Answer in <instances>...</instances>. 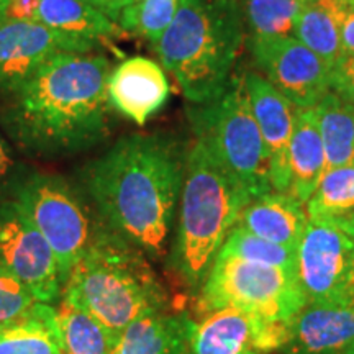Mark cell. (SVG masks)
<instances>
[{
	"instance_id": "36",
	"label": "cell",
	"mask_w": 354,
	"mask_h": 354,
	"mask_svg": "<svg viewBox=\"0 0 354 354\" xmlns=\"http://www.w3.org/2000/svg\"><path fill=\"white\" fill-rule=\"evenodd\" d=\"M10 0H0V19H3V13L7 10V6Z\"/></svg>"
},
{
	"instance_id": "2",
	"label": "cell",
	"mask_w": 354,
	"mask_h": 354,
	"mask_svg": "<svg viewBox=\"0 0 354 354\" xmlns=\"http://www.w3.org/2000/svg\"><path fill=\"white\" fill-rule=\"evenodd\" d=\"M112 63L94 53H63L6 97L2 125L21 151L57 158L94 148L112 122Z\"/></svg>"
},
{
	"instance_id": "3",
	"label": "cell",
	"mask_w": 354,
	"mask_h": 354,
	"mask_svg": "<svg viewBox=\"0 0 354 354\" xmlns=\"http://www.w3.org/2000/svg\"><path fill=\"white\" fill-rule=\"evenodd\" d=\"M251 201L250 192L215 161L205 146L198 141L190 146L167 261L192 295L198 294L225 240Z\"/></svg>"
},
{
	"instance_id": "31",
	"label": "cell",
	"mask_w": 354,
	"mask_h": 354,
	"mask_svg": "<svg viewBox=\"0 0 354 354\" xmlns=\"http://www.w3.org/2000/svg\"><path fill=\"white\" fill-rule=\"evenodd\" d=\"M338 24L344 55L354 56V0H326Z\"/></svg>"
},
{
	"instance_id": "28",
	"label": "cell",
	"mask_w": 354,
	"mask_h": 354,
	"mask_svg": "<svg viewBox=\"0 0 354 354\" xmlns=\"http://www.w3.org/2000/svg\"><path fill=\"white\" fill-rule=\"evenodd\" d=\"M180 0H136L120 13L123 32L138 35L156 44L174 20Z\"/></svg>"
},
{
	"instance_id": "1",
	"label": "cell",
	"mask_w": 354,
	"mask_h": 354,
	"mask_svg": "<svg viewBox=\"0 0 354 354\" xmlns=\"http://www.w3.org/2000/svg\"><path fill=\"white\" fill-rule=\"evenodd\" d=\"M187 151L172 136L133 133L82 171L102 220L148 259L165 258L169 250Z\"/></svg>"
},
{
	"instance_id": "4",
	"label": "cell",
	"mask_w": 354,
	"mask_h": 354,
	"mask_svg": "<svg viewBox=\"0 0 354 354\" xmlns=\"http://www.w3.org/2000/svg\"><path fill=\"white\" fill-rule=\"evenodd\" d=\"M245 32L240 0H180L174 20L154 48L185 99L205 104L228 86Z\"/></svg>"
},
{
	"instance_id": "35",
	"label": "cell",
	"mask_w": 354,
	"mask_h": 354,
	"mask_svg": "<svg viewBox=\"0 0 354 354\" xmlns=\"http://www.w3.org/2000/svg\"><path fill=\"white\" fill-rule=\"evenodd\" d=\"M333 221H336V223H338L339 227H342L344 232L349 234V236L354 238V212L346 216H343V218L333 220Z\"/></svg>"
},
{
	"instance_id": "32",
	"label": "cell",
	"mask_w": 354,
	"mask_h": 354,
	"mask_svg": "<svg viewBox=\"0 0 354 354\" xmlns=\"http://www.w3.org/2000/svg\"><path fill=\"white\" fill-rule=\"evenodd\" d=\"M39 0H10L3 19L20 21H38Z\"/></svg>"
},
{
	"instance_id": "33",
	"label": "cell",
	"mask_w": 354,
	"mask_h": 354,
	"mask_svg": "<svg viewBox=\"0 0 354 354\" xmlns=\"http://www.w3.org/2000/svg\"><path fill=\"white\" fill-rule=\"evenodd\" d=\"M13 176V161L8 153L6 143L0 138V201H2V194L12 185Z\"/></svg>"
},
{
	"instance_id": "7",
	"label": "cell",
	"mask_w": 354,
	"mask_h": 354,
	"mask_svg": "<svg viewBox=\"0 0 354 354\" xmlns=\"http://www.w3.org/2000/svg\"><path fill=\"white\" fill-rule=\"evenodd\" d=\"M13 201L56 256L63 282L109 225L64 177L33 172L13 185Z\"/></svg>"
},
{
	"instance_id": "15",
	"label": "cell",
	"mask_w": 354,
	"mask_h": 354,
	"mask_svg": "<svg viewBox=\"0 0 354 354\" xmlns=\"http://www.w3.org/2000/svg\"><path fill=\"white\" fill-rule=\"evenodd\" d=\"M284 354H354V302L305 304L290 320Z\"/></svg>"
},
{
	"instance_id": "21",
	"label": "cell",
	"mask_w": 354,
	"mask_h": 354,
	"mask_svg": "<svg viewBox=\"0 0 354 354\" xmlns=\"http://www.w3.org/2000/svg\"><path fill=\"white\" fill-rule=\"evenodd\" d=\"M0 354H63L55 307L37 302L24 317L0 328Z\"/></svg>"
},
{
	"instance_id": "27",
	"label": "cell",
	"mask_w": 354,
	"mask_h": 354,
	"mask_svg": "<svg viewBox=\"0 0 354 354\" xmlns=\"http://www.w3.org/2000/svg\"><path fill=\"white\" fill-rule=\"evenodd\" d=\"M220 253L297 274L295 250L256 236V234L246 232L245 228L238 227V225L230 232Z\"/></svg>"
},
{
	"instance_id": "5",
	"label": "cell",
	"mask_w": 354,
	"mask_h": 354,
	"mask_svg": "<svg viewBox=\"0 0 354 354\" xmlns=\"http://www.w3.org/2000/svg\"><path fill=\"white\" fill-rule=\"evenodd\" d=\"M63 297L100 322L113 339L133 322L167 310V294L148 258L110 227L71 269Z\"/></svg>"
},
{
	"instance_id": "29",
	"label": "cell",
	"mask_w": 354,
	"mask_h": 354,
	"mask_svg": "<svg viewBox=\"0 0 354 354\" xmlns=\"http://www.w3.org/2000/svg\"><path fill=\"white\" fill-rule=\"evenodd\" d=\"M37 302L32 290L0 266V328L24 317Z\"/></svg>"
},
{
	"instance_id": "22",
	"label": "cell",
	"mask_w": 354,
	"mask_h": 354,
	"mask_svg": "<svg viewBox=\"0 0 354 354\" xmlns=\"http://www.w3.org/2000/svg\"><path fill=\"white\" fill-rule=\"evenodd\" d=\"M328 167L354 165V104L326 92L315 105Z\"/></svg>"
},
{
	"instance_id": "18",
	"label": "cell",
	"mask_w": 354,
	"mask_h": 354,
	"mask_svg": "<svg viewBox=\"0 0 354 354\" xmlns=\"http://www.w3.org/2000/svg\"><path fill=\"white\" fill-rule=\"evenodd\" d=\"M192 318L167 310L133 322L115 339L112 354H192Z\"/></svg>"
},
{
	"instance_id": "17",
	"label": "cell",
	"mask_w": 354,
	"mask_h": 354,
	"mask_svg": "<svg viewBox=\"0 0 354 354\" xmlns=\"http://www.w3.org/2000/svg\"><path fill=\"white\" fill-rule=\"evenodd\" d=\"M307 223L304 203L290 194L276 190L253 198L238 220V227L246 232L290 250H297Z\"/></svg>"
},
{
	"instance_id": "25",
	"label": "cell",
	"mask_w": 354,
	"mask_h": 354,
	"mask_svg": "<svg viewBox=\"0 0 354 354\" xmlns=\"http://www.w3.org/2000/svg\"><path fill=\"white\" fill-rule=\"evenodd\" d=\"M310 220H339L354 212V165L328 167L305 203Z\"/></svg>"
},
{
	"instance_id": "6",
	"label": "cell",
	"mask_w": 354,
	"mask_h": 354,
	"mask_svg": "<svg viewBox=\"0 0 354 354\" xmlns=\"http://www.w3.org/2000/svg\"><path fill=\"white\" fill-rule=\"evenodd\" d=\"M196 141L256 198L271 192L269 158L251 107L245 73L233 74L214 100L187 110Z\"/></svg>"
},
{
	"instance_id": "8",
	"label": "cell",
	"mask_w": 354,
	"mask_h": 354,
	"mask_svg": "<svg viewBox=\"0 0 354 354\" xmlns=\"http://www.w3.org/2000/svg\"><path fill=\"white\" fill-rule=\"evenodd\" d=\"M307 304L297 274L218 253L196 295L198 315L238 308L269 322L290 323Z\"/></svg>"
},
{
	"instance_id": "26",
	"label": "cell",
	"mask_w": 354,
	"mask_h": 354,
	"mask_svg": "<svg viewBox=\"0 0 354 354\" xmlns=\"http://www.w3.org/2000/svg\"><path fill=\"white\" fill-rule=\"evenodd\" d=\"M308 0H240L250 38L294 37L295 20Z\"/></svg>"
},
{
	"instance_id": "20",
	"label": "cell",
	"mask_w": 354,
	"mask_h": 354,
	"mask_svg": "<svg viewBox=\"0 0 354 354\" xmlns=\"http://www.w3.org/2000/svg\"><path fill=\"white\" fill-rule=\"evenodd\" d=\"M38 21L69 37L97 44L125 33L117 21L84 0H39Z\"/></svg>"
},
{
	"instance_id": "14",
	"label": "cell",
	"mask_w": 354,
	"mask_h": 354,
	"mask_svg": "<svg viewBox=\"0 0 354 354\" xmlns=\"http://www.w3.org/2000/svg\"><path fill=\"white\" fill-rule=\"evenodd\" d=\"M245 82L268 151L271 187L276 192H289V145L297 107L277 92L263 74L246 71Z\"/></svg>"
},
{
	"instance_id": "34",
	"label": "cell",
	"mask_w": 354,
	"mask_h": 354,
	"mask_svg": "<svg viewBox=\"0 0 354 354\" xmlns=\"http://www.w3.org/2000/svg\"><path fill=\"white\" fill-rule=\"evenodd\" d=\"M84 2L91 3L92 7H95L97 10L105 13L109 19L117 21V24L118 19H120L122 10L125 8V2L123 0H84Z\"/></svg>"
},
{
	"instance_id": "11",
	"label": "cell",
	"mask_w": 354,
	"mask_h": 354,
	"mask_svg": "<svg viewBox=\"0 0 354 354\" xmlns=\"http://www.w3.org/2000/svg\"><path fill=\"white\" fill-rule=\"evenodd\" d=\"M250 51L269 84L297 109H313L330 92V66L294 37L250 38Z\"/></svg>"
},
{
	"instance_id": "24",
	"label": "cell",
	"mask_w": 354,
	"mask_h": 354,
	"mask_svg": "<svg viewBox=\"0 0 354 354\" xmlns=\"http://www.w3.org/2000/svg\"><path fill=\"white\" fill-rule=\"evenodd\" d=\"M294 38L320 56L330 68L344 55L338 24L326 0H308L305 3L295 20Z\"/></svg>"
},
{
	"instance_id": "10",
	"label": "cell",
	"mask_w": 354,
	"mask_h": 354,
	"mask_svg": "<svg viewBox=\"0 0 354 354\" xmlns=\"http://www.w3.org/2000/svg\"><path fill=\"white\" fill-rule=\"evenodd\" d=\"M0 266L41 304L59 302L64 282L56 256L13 198L0 201Z\"/></svg>"
},
{
	"instance_id": "30",
	"label": "cell",
	"mask_w": 354,
	"mask_h": 354,
	"mask_svg": "<svg viewBox=\"0 0 354 354\" xmlns=\"http://www.w3.org/2000/svg\"><path fill=\"white\" fill-rule=\"evenodd\" d=\"M330 91L354 104V56L343 55L330 69Z\"/></svg>"
},
{
	"instance_id": "16",
	"label": "cell",
	"mask_w": 354,
	"mask_h": 354,
	"mask_svg": "<svg viewBox=\"0 0 354 354\" xmlns=\"http://www.w3.org/2000/svg\"><path fill=\"white\" fill-rule=\"evenodd\" d=\"M169 92L162 66L143 56L122 61L112 69L107 84L112 109L140 127L165 107Z\"/></svg>"
},
{
	"instance_id": "19",
	"label": "cell",
	"mask_w": 354,
	"mask_h": 354,
	"mask_svg": "<svg viewBox=\"0 0 354 354\" xmlns=\"http://www.w3.org/2000/svg\"><path fill=\"white\" fill-rule=\"evenodd\" d=\"M326 171V153L323 146L315 109H295L294 131L289 145V192L304 205L315 192Z\"/></svg>"
},
{
	"instance_id": "23",
	"label": "cell",
	"mask_w": 354,
	"mask_h": 354,
	"mask_svg": "<svg viewBox=\"0 0 354 354\" xmlns=\"http://www.w3.org/2000/svg\"><path fill=\"white\" fill-rule=\"evenodd\" d=\"M55 310L63 354H112L115 339L94 317L63 295Z\"/></svg>"
},
{
	"instance_id": "9",
	"label": "cell",
	"mask_w": 354,
	"mask_h": 354,
	"mask_svg": "<svg viewBox=\"0 0 354 354\" xmlns=\"http://www.w3.org/2000/svg\"><path fill=\"white\" fill-rule=\"evenodd\" d=\"M295 256L308 304L354 302V238L336 221L308 218Z\"/></svg>"
},
{
	"instance_id": "12",
	"label": "cell",
	"mask_w": 354,
	"mask_h": 354,
	"mask_svg": "<svg viewBox=\"0 0 354 354\" xmlns=\"http://www.w3.org/2000/svg\"><path fill=\"white\" fill-rule=\"evenodd\" d=\"M97 43L69 37L39 21L0 19V95L13 94L21 84L63 53H92Z\"/></svg>"
},
{
	"instance_id": "13",
	"label": "cell",
	"mask_w": 354,
	"mask_h": 354,
	"mask_svg": "<svg viewBox=\"0 0 354 354\" xmlns=\"http://www.w3.org/2000/svg\"><path fill=\"white\" fill-rule=\"evenodd\" d=\"M290 323L269 322L238 308H218L192 320V354H266L284 346Z\"/></svg>"
},
{
	"instance_id": "37",
	"label": "cell",
	"mask_w": 354,
	"mask_h": 354,
	"mask_svg": "<svg viewBox=\"0 0 354 354\" xmlns=\"http://www.w3.org/2000/svg\"><path fill=\"white\" fill-rule=\"evenodd\" d=\"M123 2H125V7H127V6H131V3H135L136 0H123Z\"/></svg>"
}]
</instances>
